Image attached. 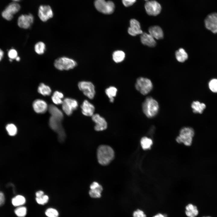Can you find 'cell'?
I'll return each instance as SVG.
<instances>
[{
	"mask_svg": "<svg viewBox=\"0 0 217 217\" xmlns=\"http://www.w3.org/2000/svg\"><path fill=\"white\" fill-rule=\"evenodd\" d=\"M62 108L64 112L68 115H70L73 111L78 106L77 101L75 99L67 98L63 100Z\"/></svg>",
	"mask_w": 217,
	"mask_h": 217,
	"instance_id": "cell-8",
	"label": "cell"
},
{
	"mask_svg": "<svg viewBox=\"0 0 217 217\" xmlns=\"http://www.w3.org/2000/svg\"><path fill=\"white\" fill-rule=\"evenodd\" d=\"M145 0L146 1H146H149V0Z\"/></svg>",
	"mask_w": 217,
	"mask_h": 217,
	"instance_id": "cell-48",
	"label": "cell"
},
{
	"mask_svg": "<svg viewBox=\"0 0 217 217\" xmlns=\"http://www.w3.org/2000/svg\"><path fill=\"white\" fill-rule=\"evenodd\" d=\"M17 51L14 49H10L8 52V55L10 59L12 60L15 59L18 56Z\"/></svg>",
	"mask_w": 217,
	"mask_h": 217,
	"instance_id": "cell-38",
	"label": "cell"
},
{
	"mask_svg": "<svg viewBox=\"0 0 217 217\" xmlns=\"http://www.w3.org/2000/svg\"><path fill=\"white\" fill-rule=\"evenodd\" d=\"M49 197L47 195H44L42 197L39 198H36V200L39 204L44 205L48 202Z\"/></svg>",
	"mask_w": 217,
	"mask_h": 217,
	"instance_id": "cell-37",
	"label": "cell"
},
{
	"mask_svg": "<svg viewBox=\"0 0 217 217\" xmlns=\"http://www.w3.org/2000/svg\"><path fill=\"white\" fill-rule=\"evenodd\" d=\"M15 59H16V61H19L20 60V58L19 57V56H18Z\"/></svg>",
	"mask_w": 217,
	"mask_h": 217,
	"instance_id": "cell-46",
	"label": "cell"
},
{
	"mask_svg": "<svg viewBox=\"0 0 217 217\" xmlns=\"http://www.w3.org/2000/svg\"><path fill=\"white\" fill-rule=\"evenodd\" d=\"M130 26L128 29V33L132 36L142 34L143 32L141 28L140 24L137 20L131 19L130 22Z\"/></svg>",
	"mask_w": 217,
	"mask_h": 217,
	"instance_id": "cell-15",
	"label": "cell"
},
{
	"mask_svg": "<svg viewBox=\"0 0 217 217\" xmlns=\"http://www.w3.org/2000/svg\"><path fill=\"white\" fill-rule=\"evenodd\" d=\"M208 86L212 92L217 93V79L213 78L210 80L209 82Z\"/></svg>",
	"mask_w": 217,
	"mask_h": 217,
	"instance_id": "cell-36",
	"label": "cell"
},
{
	"mask_svg": "<svg viewBox=\"0 0 217 217\" xmlns=\"http://www.w3.org/2000/svg\"><path fill=\"white\" fill-rule=\"evenodd\" d=\"M32 106L34 111L39 114L45 113L48 108V105L45 101L39 99H36L33 101Z\"/></svg>",
	"mask_w": 217,
	"mask_h": 217,
	"instance_id": "cell-16",
	"label": "cell"
},
{
	"mask_svg": "<svg viewBox=\"0 0 217 217\" xmlns=\"http://www.w3.org/2000/svg\"><path fill=\"white\" fill-rule=\"evenodd\" d=\"M4 55V52L2 50L0 49V61L2 59Z\"/></svg>",
	"mask_w": 217,
	"mask_h": 217,
	"instance_id": "cell-45",
	"label": "cell"
},
{
	"mask_svg": "<svg viewBox=\"0 0 217 217\" xmlns=\"http://www.w3.org/2000/svg\"><path fill=\"white\" fill-rule=\"evenodd\" d=\"M185 209V214L188 217H196L198 214L197 207L192 204H189L186 206Z\"/></svg>",
	"mask_w": 217,
	"mask_h": 217,
	"instance_id": "cell-23",
	"label": "cell"
},
{
	"mask_svg": "<svg viewBox=\"0 0 217 217\" xmlns=\"http://www.w3.org/2000/svg\"><path fill=\"white\" fill-rule=\"evenodd\" d=\"M149 34L154 39H160L163 38V33L162 28L158 26H152L148 29Z\"/></svg>",
	"mask_w": 217,
	"mask_h": 217,
	"instance_id": "cell-20",
	"label": "cell"
},
{
	"mask_svg": "<svg viewBox=\"0 0 217 217\" xmlns=\"http://www.w3.org/2000/svg\"><path fill=\"white\" fill-rule=\"evenodd\" d=\"M64 95L62 93L58 91H55L52 96L51 99L54 103L56 105H59L62 104L63 100L62 99Z\"/></svg>",
	"mask_w": 217,
	"mask_h": 217,
	"instance_id": "cell-31",
	"label": "cell"
},
{
	"mask_svg": "<svg viewBox=\"0 0 217 217\" xmlns=\"http://www.w3.org/2000/svg\"><path fill=\"white\" fill-rule=\"evenodd\" d=\"M79 90L82 92L86 96L90 99H93L94 97L96 91L95 86L91 82L82 81L78 84Z\"/></svg>",
	"mask_w": 217,
	"mask_h": 217,
	"instance_id": "cell-7",
	"label": "cell"
},
{
	"mask_svg": "<svg viewBox=\"0 0 217 217\" xmlns=\"http://www.w3.org/2000/svg\"><path fill=\"white\" fill-rule=\"evenodd\" d=\"M90 190L89 191L90 196L93 198H97L101 196L103 190L102 186L96 182H94L90 185Z\"/></svg>",
	"mask_w": 217,
	"mask_h": 217,
	"instance_id": "cell-17",
	"label": "cell"
},
{
	"mask_svg": "<svg viewBox=\"0 0 217 217\" xmlns=\"http://www.w3.org/2000/svg\"><path fill=\"white\" fill-rule=\"evenodd\" d=\"M48 109L51 116L62 120L63 117V113L57 107L50 104L48 106Z\"/></svg>",
	"mask_w": 217,
	"mask_h": 217,
	"instance_id": "cell-21",
	"label": "cell"
},
{
	"mask_svg": "<svg viewBox=\"0 0 217 217\" xmlns=\"http://www.w3.org/2000/svg\"><path fill=\"white\" fill-rule=\"evenodd\" d=\"M11 201L13 206L17 207L24 205L26 203V199L23 196L19 194L12 198Z\"/></svg>",
	"mask_w": 217,
	"mask_h": 217,
	"instance_id": "cell-24",
	"label": "cell"
},
{
	"mask_svg": "<svg viewBox=\"0 0 217 217\" xmlns=\"http://www.w3.org/2000/svg\"><path fill=\"white\" fill-rule=\"evenodd\" d=\"M194 135V131L192 128L184 127L180 130L179 135L177 137L176 140L178 143H183L187 146H190L192 143Z\"/></svg>",
	"mask_w": 217,
	"mask_h": 217,
	"instance_id": "cell-4",
	"label": "cell"
},
{
	"mask_svg": "<svg viewBox=\"0 0 217 217\" xmlns=\"http://www.w3.org/2000/svg\"><path fill=\"white\" fill-rule=\"evenodd\" d=\"M12 0L13 1H14V2H17L20 1L21 0Z\"/></svg>",
	"mask_w": 217,
	"mask_h": 217,
	"instance_id": "cell-47",
	"label": "cell"
},
{
	"mask_svg": "<svg viewBox=\"0 0 217 217\" xmlns=\"http://www.w3.org/2000/svg\"><path fill=\"white\" fill-rule=\"evenodd\" d=\"M94 5L99 12L105 14L112 13L115 9L114 3L112 1H105V0H95Z\"/></svg>",
	"mask_w": 217,
	"mask_h": 217,
	"instance_id": "cell-6",
	"label": "cell"
},
{
	"mask_svg": "<svg viewBox=\"0 0 217 217\" xmlns=\"http://www.w3.org/2000/svg\"><path fill=\"white\" fill-rule=\"evenodd\" d=\"M140 144L142 148L144 150L149 149L153 144L152 140L147 137H142L140 140Z\"/></svg>",
	"mask_w": 217,
	"mask_h": 217,
	"instance_id": "cell-34",
	"label": "cell"
},
{
	"mask_svg": "<svg viewBox=\"0 0 217 217\" xmlns=\"http://www.w3.org/2000/svg\"><path fill=\"white\" fill-rule=\"evenodd\" d=\"M175 55L177 60L180 62H183L188 58V55L184 49L182 48L176 51Z\"/></svg>",
	"mask_w": 217,
	"mask_h": 217,
	"instance_id": "cell-25",
	"label": "cell"
},
{
	"mask_svg": "<svg viewBox=\"0 0 217 217\" xmlns=\"http://www.w3.org/2000/svg\"><path fill=\"white\" fill-rule=\"evenodd\" d=\"M36 53L39 55H43L46 50V46L44 42L39 41L35 43L34 47Z\"/></svg>",
	"mask_w": 217,
	"mask_h": 217,
	"instance_id": "cell-27",
	"label": "cell"
},
{
	"mask_svg": "<svg viewBox=\"0 0 217 217\" xmlns=\"http://www.w3.org/2000/svg\"><path fill=\"white\" fill-rule=\"evenodd\" d=\"M145 8L147 13L151 16H156L161 12V7L160 5L155 0L146 1L145 5Z\"/></svg>",
	"mask_w": 217,
	"mask_h": 217,
	"instance_id": "cell-9",
	"label": "cell"
},
{
	"mask_svg": "<svg viewBox=\"0 0 217 217\" xmlns=\"http://www.w3.org/2000/svg\"><path fill=\"white\" fill-rule=\"evenodd\" d=\"M141 35L140 41L143 44L149 47H153L156 45L155 39L149 33H143Z\"/></svg>",
	"mask_w": 217,
	"mask_h": 217,
	"instance_id": "cell-19",
	"label": "cell"
},
{
	"mask_svg": "<svg viewBox=\"0 0 217 217\" xmlns=\"http://www.w3.org/2000/svg\"><path fill=\"white\" fill-rule=\"evenodd\" d=\"M44 194V192L41 190H39L36 193V198H39L42 197Z\"/></svg>",
	"mask_w": 217,
	"mask_h": 217,
	"instance_id": "cell-43",
	"label": "cell"
},
{
	"mask_svg": "<svg viewBox=\"0 0 217 217\" xmlns=\"http://www.w3.org/2000/svg\"><path fill=\"white\" fill-rule=\"evenodd\" d=\"M45 214L48 217H58L59 213L58 210L52 208H49L47 209Z\"/></svg>",
	"mask_w": 217,
	"mask_h": 217,
	"instance_id": "cell-35",
	"label": "cell"
},
{
	"mask_svg": "<svg viewBox=\"0 0 217 217\" xmlns=\"http://www.w3.org/2000/svg\"><path fill=\"white\" fill-rule=\"evenodd\" d=\"M38 16L42 21L46 22L53 17V13L49 6L41 5L39 8Z\"/></svg>",
	"mask_w": 217,
	"mask_h": 217,
	"instance_id": "cell-12",
	"label": "cell"
},
{
	"mask_svg": "<svg viewBox=\"0 0 217 217\" xmlns=\"http://www.w3.org/2000/svg\"><path fill=\"white\" fill-rule=\"evenodd\" d=\"M5 201V197L4 193L0 191V206L4 205Z\"/></svg>",
	"mask_w": 217,
	"mask_h": 217,
	"instance_id": "cell-42",
	"label": "cell"
},
{
	"mask_svg": "<svg viewBox=\"0 0 217 217\" xmlns=\"http://www.w3.org/2000/svg\"><path fill=\"white\" fill-rule=\"evenodd\" d=\"M38 92L44 96H48L50 95L51 90L49 86L43 83H41L38 88Z\"/></svg>",
	"mask_w": 217,
	"mask_h": 217,
	"instance_id": "cell-29",
	"label": "cell"
},
{
	"mask_svg": "<svg viewBox=\"0 0 217 217\" xmlns=\"http://www.w3.org/2000/svg\"><path fill=\"white\" fill-rule=\"evenodd\" d=\"M210 217V216H207V217Z\"/></svg>",
	"mask_w": 217,
	"mask_h": 217,
	"instance_id": "cell-49",
	"label": "cell"
},
{
	"mask_svg": "<svg viewBox=\"0 0 217 217\" xmlns=\"http://www.w3.org/2000/svg\"><path fill=\"white\" fill-rule=\"evenodd\" d=\"M193 111L195 113L202 114L206 108V106L204 103L199 101H193L191 105Z\"/></svg>",
	"mask_w": 217,
	"mask_h": 217,
	"instance_id": "cell-22",
	"label": "cell"
},
{
	"mask_svg": "<svg viewBox=\"0 0 217 217\" xmlns=\"http://www.w3.org/2000/svg\"><path fill=\"white\" fill-rule=\"evenodd\" d=\"M5 128L8 135L11 137H14L17 133V128L13 124H8L6 126Z\"/></svg>",
	"mask_w": 217,
	"mask_h": 217,
	"instance_id": "cell-32",
	"label": "cell"
},
{
	"mask_svg": "<svg viewBox=\"0 0 217 217\" xmlns=\"http://www.w3.org/2000/svg\"><path fill=\"white\" fill-rule=\"evenodd\" d=\"M136 0H122L124 5L125 7H128L133 5Z\"/></svg>",
	"mask_w": 217,
	"mask_h": 217,
	"instance_id": "cell-41",
	"label": "cell"
},
{
	"mask_svg": "<svg viewBox=\"0 0 217 217\" xmlns=\"http://www.w3.org/2000/svg\"><path fill=\"white\" fill-rule=\"evenodd\" d=\"M106 94L109 99L111 102L114 101V98L116 96L117 92V89L115 87L111 86L106 88L105 91Z\"/></svg>",
	"mask_w": 217,
	"mask_h": 217,
	"instance_id": "cell-30",
	"label": "cell"
},
{
	"mask_svg": "<svg viewBox=\"0 0 217 217\" xmlns=\"http://www.w3.org/2000/svg\"><path fill=\"white\" fill-rule=\"evenodd\" d=\"M14 212L18 217H25L27 214V208L23 206L16 207Z\"/></svg>",
	"mask_w": 217,
	"mask_h": 217,
	"instance_id": "cell-33",
	"label": "cell"
},
{
	"mask_svg": "<svg viewBox=\"0 0 217 217\" xmlns=\"http://www.w3.org/2000/svg\"><path fill=\"white\" fill-rule=\"evenodd\" d=\"M206 28L213 33H217V13H211L206 17L204 21Z\"/></svg>",
	"mask_w": 217,
	"mask_h": 217,
	"instance_id": "cell-10",
	"label": "cell"
},
{
	"mask_svg": "<svg viewBox=\"0 0 217 217\" xmlns=\"http://www.w3.org/2000/svg\"><path fill=\"white\" fill-rule=\"evenodd\" d=\"M34 20V17L31 14H22L18 18L17 25L20 28L28 29L33 24Z\"/></svg>",
	"mask_w": 217,
	"mask_h": 217,
	"instance_id": "cell-11",
	"label": "cell"
},
{
	"mask_svg": "<svg viewBox=\"0 0 217 217\" xmlns=\"http://www.w3.org/2000/svg\"><path fill=\"white\" fill-rule=\"evenodd\" d=\"M125 57V54L124 52L120 50L114 51L112 54L113 60L116 63L122 62L124 60Z\"/></svg>",
	"mask_w": 217,
	"mask_h": 217,
	"instance_id": "cell-26",
	"label": "cell"
},
{
	"mask_svg": "<svg viewBox=\"0 0 217 217\" xmlns=\"http://www.w3.org/2000/svg\"><path fill=\"white\" fill-rule=\"evenodd\" d=\"M53 65L58 70L69 71L76 67L77 65V63L75 60L71 58L62 56L56 59L54 62Z\"/></svg>",
	"mask_w": 217,
	"mask_h": 217,
	"instance_id": "cell-2",
	"label": "cell"
},
{
	"mask_svg": "<svg viewBox=\"0 0 217 217\" xmlns=\"http://www.w3.org/2000/svg\"><path fill=\"white\" fill-rule=\"evenodd\" d=\"M20 8V5L17 2H14L9 4L5 10L10 14L14 15L19 11Z\"/></svg>",
	"mask_w": 217,
	"mask_h": 217,
	"instance_id": "cell-28",
	"label": "cell"
},
{
	"mask_svg": "<svg viewBox=\"0 0 217 217\" xmlns=\"http://www.w3.org/2000/svg\"><path fill=\"white\" fill-rule=\"evenodd\" d=\"M153 87V84L150 80L142 77L137 79L135 84L136 89L143 95L149 93L152 90Z\"/></svg>",
	"mask_w": 217,
	"mask_h": 217,
	"instance_id": "cell-5",
	"label": "cell"
},
{
	"mask_svg": "<svg viewBox=\"0 0 217 217\" xmlns=\"http://www.w3.org/2000/svg\"><path fill=\"white\" fill-rule=\"evenodd\" d=\"M153 217H167V216L166 214L159 213L155 215Z\"/></svg>",
	"mask_w": 217,
	"mask_h": 217,
	"instance_id": "cell-44",
	"label": "cell"
},
{
	"mask_svg": "<svg viewBox=\"0 0 217 217\" xmlns=\"http://www.w3.org/2000/svg\"><path fill=\"white\" fill-rule=\"evenodd\" d=\"M2 15L3 18L8 20H12L13 17V15L10 14L5 10L2 12Z\"/></svg>",
	"mask_w": 217,
	"mask_h": 217,
	"instance_id": "cell-40",
	"label": "cell"
},
{
	"mask_svg": "<svg viewBox=\"0 0 217 217\" xmlns=\"http://www.w3.org/2000/svg\"><path fill=\"white\" fill-rule=\"evenodd\" d=\"M82 113L84 115L91 116L94 114L95 107L87 100H84L81 106Z\"/></svg>",
	"mask_w": 217,
	"mask_h": 217,
	"instance_id": "cell-18",
	"label": "cell"
},
{
	"mask_svg": "<svg viewBox=\"0 0 217 217\" xmlns=\"http://www.w3.org/2000/svg\"><path fill=\"white\" fill-rule=\"evenodd\" d=\"M91 117L92 120L95 123L94 129L96 131H101L107 128V122L104 118L98 114H94Z\"/></svg>",
	"mask_w": 217,
	"mask_h": 217,
	"instance_id": "cell-14",
	"label": "cell"
},
{
	"mask_svg": "<svg viewBox=\"0 0 217 217\" xmlns=\"http://www.w3.org/2000/svg\"><path fill=\"white\" fill-rule=\"evenodd\" d=\"M142 107L144 113L149 118L155 116L159 109V105L157 102L150 97L146 98L143 103Z\"/></svg>",
	"mask_w": 217,
	"mask_h": 217,
	"instance_id": "cell-3",
	"label": "cell"
},
{
	"mask_svg": "<svg viewBox=\"0 0 217 217\" xmlns=\"http://www.w3.org/2000/svg\"><path fill=\"white\" fill-rule=\"evenodd\" d=\"M133 217H146V215L143 210L138 209L133 212Z\"/></svg>",
	"mask_w": 217,
	"mask_h": 217,
	"instance_id": "cell-39",
	"label": "cell"
},
{
	"mask_svg": "<svg viewBox=\"0 0 217 217\" xmlns=\"http://www.w3.org/2000/svg\"><path fill=\"white\" fill-rule=\"evenodd\" d=\"M62 120L51 116L49 119V125L50 127L56 132L60 137L64 136V132L61 124Z\"/></svg>",
	"mask_w": 217,
	"mask_h": 217,
	"instance_id": "cell-13",
	"label": "cell"
},
{
	"mask_svg": "<svg viewBox=\"0 0 217 217\" xmlns=\"http://www.w3.org/2000/svg\"><path fill=\"white\" fill-rule=\"evenodd\" d=\"M114 157V152L110 146L106 145L99 146L97 150V157L99 162L105 165L108 164Z\"/></svg>",
	"mask_w": 217,
	"mask_h": 217,
	"instance_id": "cell-1",
	"label": "cell"
}]
</instances>
